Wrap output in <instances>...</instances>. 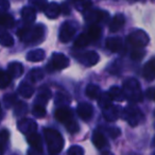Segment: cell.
<instances>
[{
	"mask_svg": "<svg viewBox=\"0 0 155 155\" xmlns=\"http://www.w3.org/2000/svg\"><path fill=\"white\" fill-rule=\"evenodd\" d=\"M44 135H45V139L47 142L48 150L51 154H58V152L62 151L64 147V139L56 130L46 127L44 129Z\"/></svg>",
	"mask_w": 155,
	"mask_h": 155,
	"instance_id": "cell-1",
	"label": "cell"
},
{
	"mask_svg": "<svg viewBox=\"0 0 155 155\" xmlns=\"http://www.w3.org/2000/svg\"><path fill=\"white\" fill-rule=\"evenodd\" d=\"M17 35L25 43H38L44 36V27L41 25L25 27L18 31Z\"/></svg>",
	"mask_w": 155,
	"mask_h": 155,
	"instance_id": "cell-2",
	"label": "cell"
},
{
	"mask_svg": "<svg viewBox=\"0 0 155 155\" xmlns=\"http://www.w3.org/2000/svg\"><path fill=\"white\" fill-rule=\"evenodd\" d=\"M123 94L133 102H140L142 100V94L140 91V84L135 79H129L123 84Z\"/></svg>",
	"mask_w": 155,
	"mask_h": 155,
	"instance_id": "cell-3",
	"label": "cell"
},
{
	"mask_svg": "<svg viewBox=\"0 0 155 155\" xmlns=\"http://www.w3.org/2000/svg\"><path fill=\"white\" fill-rule=\"evenodd\" d=\"M123 117H124L125 120H127V122L132 127H135L142 119V114L139 108L135 107L133 105H130L127 107H125L124 110H123Z\"/></svg>",
	"mask_w": 155,
	"mask_h": 155,
	"instance_id": "cell-4",
	"label": "cell"
},
{
	"mask_svg": "<svg viewBox=\"0 0 155 155\" xmlns=\"http://www.w3.org/2000/svg\"><path fill=\"white\" fill-rule=\"evenodd\" d=\"M127 41L132 46L136 48H142L149 43V36L147 33L142 30H138L133 32L127 36Z\"/></svg>",
	"mask_w": 155,
	"mask_h": 155,
	"instance_id": "cell-5",
	"label": "cell"
},
{
	"mask_svg": "<svg viewBox=\"0 0 155 155\" xmlns=\"http://www.w3.org/2000/svg\"><path fill=\"white\" fill-rule=\"evenodd\" d=\"M69 66V60L66 55L62 53H54L50 61V64L48 66V69L51 71L53 70H61V69H65ZM50 71V72H51Z\"/></svg>",
	"mask_w": 155,
	"mask_h": 155,
	"instance_id": "cell-6",
	"label": "cell"
},
{
	"mask_svg": "<svg viewBox=\"0 0 155 155\" xmlns=\"http://www.w3.org/2000/svg\"><path fill=\"white\" fill-rule=\"evenodd\" d=\"M75 34V27L70 22H65L60 31V39L63 43H68Z\"/></svg>",
	"mask_w": 155,
	"mask_h": 155,
	"instance_id": "cell-7",
	"label": "cell"
},
{
	"mask_svg": "<svg viewBox=\"0 0 155 155\" xmlns=\"http://www.w3.org/2000/svg\"><path fill=\"white\" fill-rule=\"evenodd\" d=\"M77 112H78V115L80 117L82 120H89V119L93 117V114H94V107L91 103H87V102H82L78 105V108H77Z\"/></svg>",
	"mask_w": 155,
	"mask_h": 155,
	"instance_id": "cell-8",
	"label": "cell"
},
{
	"mask_svg": "<svg viewBox=\"0 0 155 155\" xmlns=\"http://www.w3.org/2000/svg\"><path fill=\"white\" fill-rule=\"evenodd\" d=\"M78 60L80 61L83 65L85 66H94L95 64H97L98 61H99V55H98L97 52L94 51H88L85 52V53H82Z\"/></svg>",
	"mask_w": 155,
	"mask_h": 155,
	"instance_id": "cell-9",
	"label": "cell"
},
{
	"mask_svg": "<svg viewBox=\"0 0 155 155\" xmlns=\"http://www.w3.org/2000/svg\"><path fill=\"white\" fill-rule=\"evenodd\" d=\"M54 117L61 123H66L72 119V110L68 107H60L54 112Z\"/></svg>",
	"mask_w": 155,
	"mask_h": 155,
	"instance_id": "cell-10",
	"label": "cell"
},
{
	"mask_svg": "<svg viewBox=\"0 0 155 155\" xmlns=\"http://www.w3.org/2000/svg\"><path fill=\"white\" fill-rule=\"evenodd\" d=\"M60 8L61 7L56 2H51V3H48V5H46L44 12H45L46 16H47L48 18L54 19V18H56L58 15H60V13H61Z\"/></svg>",
	"mask_w": 155,
	"mask_h": 155,
	"instance_id": "cell-11",
	"label": "cell"
},
{
	"mask_svg": "<svg viewBox=\"0 0 155 155\" xmlns=\"http://www.w3.org/2000/svg\"><path fill=\"white\" fill-rule=\"evenodd\" d=\"M36 127H37L36 123L33 120H31V119H22V120H20V122L18 123V129H20V131L25 134L28 133V132L34 133Z\"/></svg>",
	"mask_w": 155,
	"mask_h": 155,
	"instance_id": "cell-12",
	"label": "cell"
},
{
	"mask_svg": "<svg viewBox=\"0 0 155 155\" xmlns=\"http://www.w3.org/2000/svg\"><path fill=\"white\" fill-rule=\"evenodd\" d=\"M125 22V18L124 16L122 15V14H117L116 16H114L112 19V21H110V31L113 33L117 32V31H119L121 28L123 27V25H124Z\"/></svg>",
	"mask_w": 155,
	"mask_h": 155,
	"instance_id": "cell-13",
	"label": "cell"
},
{
	"mask_svg": "<svg viewBox=\"0 0 155 155\" xmlns=\"http://www.w3.org/2000/svg\"><path fill=\"white\" fill-rule=\"evenodd\" d=\"M107 18H108V13L104 11H93L87 14V16H86V19H88L89 21H94V22L105 21Z\"/></svg>",
	"mask_w": 155,
	"mask_h": 155,
	"instance_id": "cell-14",
	"label": "cell"
},
{
	"mask_svg": "<svg viewBox=\"0 0 155 155\" xmlns=\"http://www.w3.org/2000/svg\"><path fill=\"white\" fill-rule=\"evenodd\" d=\"M106 48L112 52H118L122 48V41L120 37H110L106 39Z\"/></svg>",
	"mask_w": 155,
	"mask_h": 155,
	"instance_id": "cell-15",
	"label": "cell"
},
{
	"mask_svg": "<svg viewBox=\"0 0 155 155\" xmlns=\"http://www.w3.org/2000/svg\"><path fill=\"white\" fill-rule=\"evenodd\" d=\"M21 17L26 24H33L35 18H36V12H35V10L33 8L26 7L21 10Z\"/></svg>",
	"mask_w": 155,
	"mask_h": 155,
	"instance_id": "cell-16",
	"label": "cell"
},
{
	"mask_svg": "<svg viewBox=\"0 0 155 155\" xmlns=\"http://www.w3.org/2000/svg\"><path fill=\"white\" fill-rule=\"evenodd\" d=\"M22 71H24V67L20 63H17V62H14V63H11L8 67V71L7 72L10 74V77L12 79L14 78H18L22 74Z\"/></svg>",
	"mask_w": 155,
	"mask_h": 155,
	"instance_id": "cell-17",
	"label": "cell"
},
{
	"mask_svg": "<svg viewBox=\"0 0 155 155\" xmlns=\"http://www.w3.org/2000/svg\"><path fill=\"white\" fill-rule=\"evenodd\" d=\"M28 142L32 149L37 151H41V147H43V141H41V135H38L37 133H31L28 136Z\"/></svg>",
	"mask_w": 155,
	"mask_h": 155,
	"instance_id": "cell-18",
	"label": "cell"
},
{
	"mask_svg": "<svg viewBox=\"0 0 155 155\" xmlns=\"http://www.w3.org/2000/svg\"><path fill=\"white\" fill-rule=\"evenodd\" d=\"M143 78L148 81L154 80L155 75V66H154V58H151L143 68Z\"/></svg>",
	"mask_w": 155,
	"mask_h": 155,
	"instance_id": "cell-19",
	"label": "cell"
},
{
	"mask_svg": "<svg viewBox=\"0 0 155 155\" xmlns=\"http://www.w3.org/2000/svg\"><path fill=\"white\" fill-rule=\"evenodd\" d=\"M91 140H93V143L95 144L96 148L99 149V150H101L103 147H105L107 144V140H106L105 136L102 133H100V132H95L93 134Z\"/></svg>",
	"mask_w": 155,
	"mask_h": 155,
	"instance_id": "cell-20",
	"label": "cell"
},
{
	"mask_svg": "<svg viewBox=\"0 0 155 155\" xmlns=\"http://www.w3.org/2000/svg\"><path fill=\"white\" fill-rule=\"evenodd\" d=\"M108 96L110 98L112 99V101H118V102H121L125 99L124 97V94H123V91L121 88H119L118 86H113L110 87V91H108Z\"/></svg>",
	"mask_w": 155,
	"mask_h": 155,
	"instance_id": "cell-21",
	"label": "cell"
},
{
	"mask_svg": "<svg viewBox=\"0 0 155 155\" xmlns=\"http://www.w3.org/2000/svg\"><path fill=\"white\" fill-rule=\"evenodd\" d=\"M44 58H45V52L41 49L33 50L27 54V60L31 61V62H41Z\"/></svg>",
	"mask_w": 155,
	"mask_h": 155,
	"instance_id": "cell-22",
	"label": "cell"
},
{
	"mask_svg": "<svg viewBox=\"0 0 155 155\" xmlns=\"http://www.w3.org/2000/svg\"><path fill=\"white\" fill-rule=\"evenodd\" d=\"M86 96L88 98L93 100H97L99 98L100 94H101V91H100V87L98 85H95V84H89L87 85L86 87Z\"/></svg>",
	"mask_w": 155,
	"mask_h": 155,
	"instance_id": "cell-23",
	"label": "cell"
},
{
	"mask_svg": "<svg viewBox=\"0 0 155 155\" xmlns=\"http://www.w3.org/2000/svg\"><path fill=\"white\" fill-rule=\"evenodd\" d=\"M104 112V117L107 121H115L117 118H118V112H117V108L114 107V106L110 104L107 107L103 108Z\"/></svg>",
	"mask_w": 155,
	"mask_h": 155,
	"instance_id": "cell-24",
	"label": "cell"
},
{
	"mask_svg": "<svg viewBox=\"0 0 155 155\" xmlns=\"http://www.w3.org/2000/svg\"><path fill=\"white\" fill-rule=\"evenodd\" d=\"M18 91H19V94L24 98H31L33 96V94H34V88H33L30 84L24 82L19 85Z\"/></svg>",
	"mask_w": 155,
	"mask_h": 155,
	"instance_id": "cell-25",
	"label": "cell"
},
{
	"mask_svg": "<svg viewBox=\"0 0 155 155\" xmlns=\"http://www.w3.org/2000/svg\"><path fill=\"white\" fill-rule=\"evenodd\" d=\"M91 43V39L89 38V36L87 35V33H82L81 35H79L77 39L74 41V47L75 48H84L87 45Z\"/></svg>",
	"mask_w": 155,
	"mask_h": 155,
	"instance_id": "cell-26",
	"label": "cell"
},
{
	"mask_svg": "<svg viewBox=\"0 0 155 155\" xmlns=\"http://www.w3.org/2000/svg\"><path fill=\"white\" fill-rule=\"evenodd\" d=\"M14 20L13 16L9 15L5 13H0V26L5 27V28H11L14 26Z\"/></svg>",
	"mask_w": 155,
	"mask_h": 155,
	"instance_id": "cell-27",
	"label": "cell"
},
{
	"mask_svg": "<svg viewBox=\"0 0 155 155\" xmlns=\"http://www.w3.org/2000/svg\"><path fill=\"white\" fill-rule=\"evenodd\" d=\"M87 35H88L89 38L91 39V41H97V39H99L100 36H101V28H100L98 25H91L88 29Z\"/></svg>",
	"mask_w": 155,
	"mask_h": 155,
	"instance_id": "cell-28",
	"label": "cell"
},
{
	"mask_svg": "<svg viewBox=\"0 0 155 155\" xmlns=\"http://www.w3.org/2000/svg\"><path fill=\"white\" fill-rule=\"evenodd\" d=\"M98 104L101 108H105L107 107L108 105L112 104V99L110 98L107 93H104V94H100L99 98H98Z\"/></svg>",
	"mask_w": 155,
	"mask_h": 155,
	"instance_id": "cell-29",
	"label": "cell"
},
{
	"mask_svg": "<svg viewBox=\"0 0 155 155\" xmlns=\"http://www.w3.org/2000/svg\"><path fill=\"white\" fill-rule=\"evenodd\" d=\"M0 44L5 46V47H10V46H13L14 39L10 33L2 32L1 34H0Z\"/></svg>",
	"mask_w": 155,
	"mask_h": 155,
	"instance_id": "cell-30",
	"label": "cell"
},
{
	"mask_svg": "<svg viewBox=\"0 0 155 155\" xmlns=\"http://www.w3.org/2000/svg\"><path fill=\"white\" fill-rule=\"evenodd\" d=\"M12 78L7 71L0 70V88H5L11 83Z\"/></svg>",
	"mask_w": 155,
	"mask_h": 155,
	"instance_id": "cell-31",
	"label": "cell"
},
{
	"mask_svg": "<svg viewBox=\"0 0 155 155\" xmlns=\"http://www.w3.org/2000/svg\"><path fill=\"white\" fill-rule=\"evenodd\" d=\"M33 115H34L36 118H43V117L46 116V110L43 105H39V104H36V105L33 107L32 110Z\"/></svg>",
	"mask_w": 155,
	"mask_h": 155,
	"instance_id": "cell-32",
	"label": "cell"
},
{
	"mask_svg": "<svg viewBox=\"0 0 155 155\" xmlns=\"http://www.w3.org/2000/svg\"><path fill=\"white\" fill-rule=\"evenodd\" d=\"M65 125H66L67 131L70 132V133H75V132H78L79 131V129H80L79 124H78L74 120H72V119L69 120V121H67V122L65 123Z\"/></svg>",
	"mask_w": 155,
	"mask_h": 155,
	"instance_id": "cell-33",
	"label": "cell"
},
{
	"mask_svg": "<svg viewBox=\"0 0 155 155\" xmlns=\"http://www.w3.org/2000/svg\"><path fill=\"white\" fill-rule=\"evenodd\" d=\"M68 155H84V149L80 146H72L68 150Z\"/></svg>",
	"mask_w": 155,
	"mask_h": 155,
	"instance_id": "cell-34",
	"label": "cell"
},
{
	"mask_svg": "<svg viewBox=\"0 0 155 155\" xmlns=\"http://www.w3.org/2000/svg\"><path fill=\"white\" fill-rule=\"evenodd\" d=\"M44 77V72L41 71V68H36V69H33L32 72H31V79L33 81H38L41 80Z\"/></svg>",
	"mask_w": 155,
	"mask_h": 155,
	"instance_id": "cell-35",
	"label": "cell"
},
{
	"mask_svg": "<svg viewBox=\"0 0 155 155\" xmlns=\"http://www.w3.org/2000/svg\"><path fill=\"white\" fill-rule=\"evenodd\" d=\"M143 55H144V50L141 49V48H136L131 53V58L133 60H140V58H143Z\"/></svg>",
	"mask_w": 155,
	"mask_h": 155,
	"instance_id": "cell-36",
	"label": "cell"
},
{
	"mask_svg": "<svg viewBox=\"0 0 155 155\" xmlns=\"http://www.w3.org/2000/svg\"><path fill=\"white\" fill-rule=\"evenodd\" d=\"M33 5H34L39 11H44L48 3H47V0H33Z\"/></svg>",
	"mask_w": 155,
	"mask_h": 155,
	"instance_id": "cell-37",
	"label": "cell"
},
{
	"mask_svg": "<svg viewBox=\"0 0 155 155\" xmlns=\"http://www.w3.org/2000/svg\"><path fill=\"white\" fill-rule=\"evenodd\" d=\"M9 8H10L9 0H0V12L8 11Z\"/></svg>",
	"mask_w": 155,
	"mask_h": 155,
	"instance_id": "cell-38",
	"label": "cell"
},
{
	"mask_svg": "<svg viewBox=\"0 0 155 155\" xmlns=\"http://www.w3.org/2000/svg\"><path fill=\"white\" fill-rule=\"evenodd\" d=\"M9 132L7 131V130H2V131L0 132V139H1V141H8V139H9Z\"/></svg>",
	"mask_w": 155,
	"mask_h": 155,
	"instance_id": "cell-39",
	"label": "cell"
},
{
	"mask_svg": "<svg viewBox=\"0 0 155 155\" xmlns=\"http://www.w3.org/2000/svg\"><path fill=\"white\" fill-rule=\"evenodd\" d=\"M146 95H147V97H148V99L153 100V98H154V87H150V88L147 91Z\"/></svg>",
	"mask_w": 155,
	"mask_h": 155,
	"instance_id": "cell-40",
	"label": "cell"
},
{
	"mask_svg": "<svg viewBox=\"0 0 155 155\" xmlns=\"http://www.w3.org/2000/svg\"><path fill=\"white\" fill-rule=\"evenodd\" d=\"M61 11L63 12V13L65 14V15H68L69 13H70V9L68 8V5H67V3H63L62 5V8H60Z\"/></svg>",
	"mask_w": 155,
	"mask_h": 155,
	"instance_id": "cell-41",
	"label": "cell"
},
{
	"mask_svg": "<svg viewBox=\"0 0 155 155\" xmlns=\"http://www.w3.org/2000/svg\"><path fill=\"white\" fill-rule=\"evenodd\" d=\"M3 153H5V150H3V146L0 143V155H3Z\"/></svg>",
	"mask_w": 155,
	"mask_h": 155,
	"instance_id": "cell-42",
	"label": "cell"
},
{
	"mask_svg": "<svg viewBox=\"0 0 155 155\" xmlns=\"http://www.w3.org/2000/svg\"><path fill=\"white\" fill-rule=\"evenodd\" d=\"M69 1H71V2H72V3H75V5H77V3L82 2L83 0H69Z\"/></svg>",
	"mask_w": 155,
	"mask_h": 155,
	"instance_id": "cell-43",
	"label": "cell"
},
{
	"mask_svg": "<svg viewBox=\"0 0 155 155\" xmlns=\"http://www.w3.org/2000/svg\"><path fill=\"white\" fill-rule=\"evenodd\" d=\"M53 155H54V154H53Z\"/></svg>",
	"mask_w": 155,
	"mask_h": 155,
	"instance_id": "cell-44",
	"label": "cell"
}]
</instances>
